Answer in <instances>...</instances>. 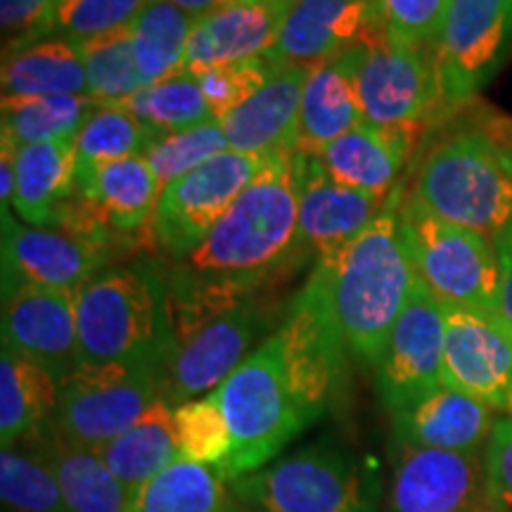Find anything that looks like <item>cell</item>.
Wrapping results in <instances>:
<instances>
[{
  "instance_id": "cell-2",
  "label": "cell",
  "mask_w": 512,
  "mask_h": 512,
  "mask_svg": "<svg viewBox=\"0 0 512 512\" xmlns=\"http://www.w3.org/2000/svg\"><path fill=\"white\" fill-rule=\"evenodd\" d=\"M396 197L363 233L313 266L328 290L349 354L366 366L380 363L418 278L401 238Z\"/></svg>"
},
{
  "instance_id": "cell-36",
  "label": "cell",
  "mask_w": 512,
  "mask_h": 512,
  "mask_svg": "<svg viewBox=\"0 0 512 512\" xmlns=\"http://www.w3.org/2000/svg\"><path fill=\"white\" fill-rule=\"evenodd\" d=\"M121 107L136 114L143 124L157 131L159 136L162 133L185 131V128L216 119L209 110L207 98H204L200 79L195 74L185 72V69L166 76L162 81L150 83L143 91L121 102Z\"/></svg>"
},
{
  "instance_id": "cell-47",
  "label": "cell",
  "mask_w": 512,
  "mask_h": 512,
  "mask_svg": "<svg viewBox=\"0 0 512 512\" xmlns=\"http://www.w3.org/2000/svg\"><path fill=\"white\" fill-rule=\"evenodd\" d=\"M166 3H174L176 8H181L185 12H190V15L200 17V15H207V12L221 8L223 3H228V0H166Z\"/></svg>"
},
{
  "instance_id": "cell-38",
  "label": "cell",
  "mask_w": 512,
  "mask_h": 512,
  "mask_svg": "<svg viewBox=\"0 0 512 512\" xmlns=\"http://www.w3.org/2000/svg\"><path fill=\"white\" fill-rule=\"evenodd\" d=\"M0 501L3 512H69L46 463L17 446L0 453Z\"/></svg>"
},
{
  "instance_id": "cell-44",
  "label": "cell",
  "mask_w": 512,
  "mask_h": 512,
  "mask_svg": "<svg viewBox=\"0 0 512 512\" xmlns=\"http://www.w3.org/2000/svg\"><path fill=\"white\" fill-rule=\"evenodd\" d=\"M60 0H0L3 55L43 41L55 31Z\"/></svg>"
},
{
  "instance_id": "cell-30",
  "label": "cell",
  "mask_w": 512,
  "mask_h": 512,
  "mask_svg": "<svg viewBox=\"0 0 512 512\" xmlns=\"http://www.w3.org/2000/svg\"><path fill=\"white\" fill-rule=\"evenodd\" d=\"M88 95L86 64L76 38H43L3 55V98Z\"/></svg>"
},
{
  "instance_id": "cell-34",
  "label": "cell",
  "mask_w": 512,
  "mask_h": 512,
  "mask_svg": "<svg viewBox=\"0 0 512 512\" xmlns=\"http://www.w3.org/2000/svg\"><path fill=\"white\" fill-rule=\"evenodd\" d=\"M195 15L166 0H150L128 27L145 86L181 72Z\"/></svg>"
},
{
  "instance_id": "cell-49",
  "label": "cell",
  "mask_w": 512,
  "mask_h": 512,
  "mask_svg": "<svg viewBox=\"0 0 512 512\" xmlns=\"http://www.w3.org/2000/svg\"><path fill=\"white\" fill-rule=\"evenodd\" d=\"M505 411L512 415V394H510V399H508V406H505Z\"/></svg>"
},
{
  "instance_id": "cell-42",
  "label": "cell",
  "mask_w": 512,
  "mask_h": 512,
  "mask_svg": "<svg viewBox=\"0 0 512 512\" xmlns=\"http://www.w3.org/2000/svg\"><path fill=\"white\" fill-rule=\"evenodd\" d=\"M275 62L271 55L252 57V60L228 64V67L209 69L197 76L207 105L216 119H223L235 107L252 98L273 74Z\"/></svg>"
},
{
  "instance_id": "cell-4",
  "label": "cell",
  "mask_w": 512,
  "mask_h": 512,
  "mask_svg": "<svg viewBox=\"0 0 512 512\" xmlns=\"http://www.w3.org/2000/svg\"><path fill=\"white\" fill-rule=\"evenodd\" d=\"M81 363L131 366L157 375L174 356L164 273L150 266L107 268L76 292Z\"/></svg>"
},
{
  "instance_id": "cell-9",
  "label": "cell",
  "mask_w": 512,
  "mask_h": 512,
  "mask_svg": "<svg viewBox=\"0 0 512 512\" xmlns=\"http://www.w3.org/2000/svg\"><path fill=\"white\" fill-rule=\"evenodd\" d=\"M434 48L418 46L377 22L354 48V79L363 121L387 128H422L439 110Z\"/></svg>"
},
{
  "instance_id": "cell-10",
  "label": "cell",
  "mask_w": 512,
  "mask_h": 512,
  "mask_svg": "<svg viewBox=\"0 0 512 512\" xmlns=\"http://www.w3.org/2000/svg\"><path fill=\"white\" fill-rule=\"evenodd\" d=\"M275 335L283 351L287 387L306 425H311L330 411L332 401L342 392L349 354L316 268L292 299Z\"/></svg>"
},
{
  "instance_id": "cell-50",
  "label": "cell",
  "mask_w": 512,
  "mask_h": 512,
  "mask_svg": "<svg viewBox=\"0 0 512 512\" xmlns=\"http://www.w3.org/2000/svg\"><path fill=\"white\" fill-rule=\"evenodd\" d=\"M477 512H496V510H491V508H482V510H477Z\"/></svg>"
},
{
  "instance_id": "cell-21",
  "label": "cell",
  "mask_w": 512,
  "mask_h": 512,
  "mask_svg": "<svg viewBox=\"0 0 512 512\" xmlns=\"http://www.w3.org/2000/svg\"><path fill=\"white\" fill-rule=\"evenodd\" d=\"M377 22L373 0H292L271 57L311 69L366 41Z\"/></svg>"
},
{
  "instance_id": "cell-13",
  "label": "cell",
  "mask_w": 512,
  "mask_h": 512,
  "mask_svg": "<svg viewBox=\"0 0 512 512\" xmlns=\"http://www.w3.org/2000/svg\"><path fill=\"white\" fill-rule=\"evenodd\" d=\"M512 50V0H448L434 67L439 110L470 102Z\"/></svg>"
},
{
  "instance_id": "cell-41",
  "label": "cell",
  "mask_w": 512,
  "mask_h": 512,
  "mask_svg": "<svg viewBox=\"0 0 512 512\" xmlns=\"http://www.w3.org/2000/svg\"><path fill=\"white\" fill-rule=\"evenodd\" d=\"M150 0H62L55 15L57 34L86 41L128 29Z\"/></svg>"
},
{
  "instance_id": "cell-45",
  "label": "cell",
  "mask_w": 512,
  "mask_h": 512,
  "mask_svg": "<svg viewBox=\"0 0 512 512\" xmlns=\"http://www.w3.org/2000/svg\"><path fill=\"white\" fill-rule=\"evenodd\" d=\"M486 498L496 512H512V415L498 420L484 448Z\"/></svg>"
},
{
  "instance_id": "cell-23",
  "label": "cell",
  "mask_w": 512,
  "mask_h": 512,
  "mask_svg": "<svg viewBox=\"0 0 512 512\" xmlns=\"http://www.w3.org/2000/svg\"><path fill=\"white\" fill-rule=\"evenodd\" d=\"M494 425V408L456 389L439 387L394 413V441L434 451L482 453Z\"/></svg>"
},
{
  "instance_id": "cell-31",
  "label": "cell",
  "mask_w": 512,
  "mask_h": 512,
  "mask_svg": "<svg viewBox=\"0 0 512 512\" xmlns=\"http://www.w3.org/2000/svg\"><path fill=\"white\" fill-rule=\"evenodd\" d=\"M60 382L36 363L3 347L0 354V441L17 446L53 420Z\"/></svg>"
},
{
  "instance_id": "cell-39",
  "label": "cell",
  "mask_w": 512,
  "mask_h": 512,
  "mask_svg": "<svg viewBox=\"0 0 512 512\" xmlns=\"http://www.w3.org/2000/svg\"><path fill=\"white\" fill-rule=\"evenodd\" d=\"M176 441L181 460L221 470L233 453V434L223 418L216 392L185 401L174 408Z\"/></svg>"
},
{
  "instance_id": "cell-18",
  "label": "cell",
  "mask_w": 512,
  "mask_h": 512,
  "mask_svg": "<svg viewBox=\"0 0 512 512\" xmlns=\"http://www.w3.org/2000/svg\"><path fill=\"white\" fill-rule=\"evenodd\" d=\"M110 261V245L64 228H36L3 214V287L29 283L79 292Z\"/></svg>"
},
{
  "instance_id": "cell-22",
  "label": "cell",
  "mask_w": 512,
  "mask_h": 512,
  "mask_svg": "<svg viewBox=\"0 0 512 512\" xmlns=\"http://www.w3.org/2000/svg\"><path fill=\"white\" fill-rule=\"evenodd\" d=\"M306 76V67L275 62L264 86L221 119L228 150L256 157L297 152Z\"/></svg>"
},
{
  "instance_id": "cell-16",
  "label": "cell",
  "mask_w": 512,
  "mask_h": 512,
  "mask_svg": "<svg viewBox=\"0 0 512 512\" xmlns=\"http://www.w3.org/2000/svg\"><path fill=\"white\" fill-rule=\"evenodd\" d=\"M489 508L479 453L396 444L384 512H477Z\"/></svg>"
},
{
  "instance_id": "cell-1",
  "label": "cell",
  "mask_w": 512,
  "mask_h": 512,
  "mask_svg": "<svg viewBox=\"0 0 512 512\" xmlns=\"http://www.w3.org/2000/svg\"><path fill=\"white\" fill-rule=\"evenodd\" d=\"M174 356L159 377L171 406L202 399L221 387L264 330L256 292L230 280L207 278L174 266L164 273Z\"/></svg>"
},
{
  "instance_id": "cell-51",
  "label": "cell",
  "mask_w": 512,
  "mask_h": 512,
  "mask_svg": "<svg viewBox=\"0 0 512 512\" xmlns=\"http://www.w3.org/2000/svg\"><path fill=\"white\" fill-rule=\"evenodd\" d=\"M60 3H62V0H60Z\"/></svg>"
},
{
  "instance_id": "cell-40",
  "label": "cell",
  "mask_w": 512,
  "mask_h": 512,
  "mask_svg": "<svg viewBox=\"0 0 512 512\" xmlns=\"http://www.w3.org/2000/svg\"><path fill=\"white\" fill-rule=\"evenodd\" d=\"M228 150L226 133L219 119H209L204 124H197L185 131L162 133L155 138V143L147 147L145 162L155 171L159 185L174 183L197 166L207 164L209 159Z\"/></svg>"
},
{
  "instance_id": "cell-14",
  "label": "cell",
  "mask_w": 512,
  "mask_h": 512,
  "mask_svg": "<svg viewBox=\"0 0 512 512\" xmlns=\"http://www.w3.org/2000/svg\"><path fill=\"white\" fill-rule=\"evenodd\" d=\"M444 304L415 278L411 297L389 332L377 363V394L389 413L413 406L437 392L444 366Z\"/></svg>"
},
{
  "instance_id": "cell-3",
  "label": "cell",
  "mask_w": 512,
  "mask_h": 512,
  "mask_svg": "<svg viewBox=\"0 0 512 512\" xmlns=\"http://www.w3.org/2000/svg\"><path fill=\"white\" fill-rule=\"evenodd\" d=\"M294 259H304L299 247V166L297 152H283L268 159L181 266L259 290L285 266H294Z\"/></svg>"
},
{
  "instance_id": "cell-26",
  "label": "cell",
  "mask_w": 512,
  "mask_h": 512,
  "mask_svg": "<svg viewBox=\"0 0 512 512\" xmlns=\"http://www.w3.org/2000/svg\"><path fill=\"white\" fill-rule=\"evenodd\" d=\"M363 124L354 79V48L316 64L306 76L297 152L316 157L351 128Z\"/></svg>"
},
{
  "instance_id": "cell-28",
  "label": "cell",
  "mask_w": 512,
  "mask_h": 512,
  "mask_svg": "<svg viewBox=\"0 0 512 512\" xmlns=\"http://www.w3.org/2000/svg\"><path fill=\"white\" fill-rule=\"evenodd\" d=\"M15 169L12 207L29 226L55 228L64 204L76 195L74 138L19 147Z\"/></svg>"
},
{
  "instance_id": "cell-32",
  "label": "cell",
  "mask_w": 512,
  "mask_h": 512,
  "mask_svg": "<svg viewBox=\"0 0 512 512\" xmlns=\"http://www.w3.org/2000/svg\"><path fill=\"white\" fill-rule=\"evenodd\" d=\"M228 486L216 467L178 460L150 479L124 512H223L230 501Z\"/></svg>"
},
{
  "instance_id": "cell-48",
  "label": "cell",
  "mask_w": 512,
  "mask_h": 512,
  "mask_svg": "<svg viewBox=\"0 0 512 512\" xmlns=\"http://www.w3.org/2000/svg\"><path fill=\"white\" fill-rule=\"evenodd\" d=\"M223 512H252L247 508V505H242L238 498H235L233 494H230V501H228V505H226V510Z\"/></svg>"
},
{
  "instance_id": "cell-27",
  "label": "cell",
  "mask_w": 512,
  "mask_h": 512,
  "mask_svg": "<svg viewBox=\"0 0 512 512\" xmlns=\"http://www.w3.org/2000/svg\"><path fill=\"white\" fill-rule=\"evenodd\" d=\"M159 192L162 185L145 157L105 164L88 181L76 185V197L98 216L102 226L117 235H131L143 226H152Z\"/></svg>"
},
{
  "instance_id": "cell-19",
  "label": "cell",
  "mask_w": 512,
  "mask_h": 512,
  "mask_svg": "<svg viewBox=\"0 0 512 512\" xmlns=\"http://www.w3.org/2000/svg\"><path fill=\"white\" fill-rule=\"evenodd\" d=\"M297 166L299 247L304 256H316V261L354 240L392 202L332 181L316 157L297 152Z\"/></svg>"
},
{
  "instance_id": "cell-29",
  "label": "cell",
  "mask_w": 512,
  "mask_h": 512,
  "mask_svg": "<svg viewBox=\"0 0 512 512\" xmlns=\"http://www.w3.org/2000/svg\"><path fill=\"white\" fill-rule=\"evenodd\" d=\"M100 456L110 465L114 477L126 489L128 501L159 472L181 460L176 441L174 406L162 396L147 408L136 425L100 448Z\"/></svg>"
},
{
  "instance_id": "cell-33",
  "label": "cell",
  "mask_w": 512,
  "mask_h": 512,
  "mask_svg": "<svg viewBox=\"0 0 512 512\" xmlns=\"http://www.w3.org/2000/svg\"><path fill=\"white\" fill-rule=\"evenodd\" d=\"M159 136L121 105H98L74 138L76 185L88 181L105 164L143 157Z\"/></svg>"
},
{
  "instance_id": "cell-35",
  "label": "cell",
  "mask_w": 512,
  "mask_h": 512,
  "mask_svg": "<svg viewBox=\"0 0 512 512\" xmlns=\"http://www.w3.org/2000/svg\"><path fill=\"white\" fill-rule=\"evenodd\" d=\"M98 102L88 95L3 98V138L17 147L76 138Z\"/></svg>"
},
{
  "instance_id": "cell-17",
  "label": "cell",
  "mask_w": 512,
  "mask_h": 512,
  "mask_svg": "<svg viewBox=\"0 0 512 512\" xmlns=\"http://www.w3.org/2000/svg\"><path fill=\"white\" fill-rule=\"evenodd\" d=\"M3 347L62 382L81 366L76 292L19 283L3 287Z\"/></svg>"
},
{
  "instance_id": "cell-25",
  "label": "cell",
  "mask_w": 512,
  "mask_h": 512,
  "mask_svg": "<svg viewBox=\"0 0 512 512\" xmlns=\"http://www.w3.org/2000/svg\"><path fill=\"white\" fill-rule=\"evenodd\" d=\"M19 444H27V451L53 472L69 512H124L128 508L126 489L100 451L72 444L55 430L53 422Z\"/></svg>"
},
{
  "instance_id": "cell-8",
  "label": "cell",
  "mask_w": 512,
  "mask_h": 512,
  "mask_svg": "<svg viewBox=\"0 0 512 512\" xmlns=\"http://www.w3.org/2000/svg\"><path fill=\"white\" fill-rule=\"evenodd\" d=\"M399 226L415 275L441 304L501 311V264L494 240L422 209L399 204Z\"/></svg>"
},
{
  "instance_id": "cell-37",
  "label": "cell",
  "mask_w": 512,
  "mask_h": 512,
  "mask_svg": "<svg viewBox=\"0 0 512 512\" xmlns=\"http://www.w3.org/2000/svg\"><path fill=\"white\" fill-rule=\"evenodd\" d=\"M79 48L86 64L88 98L98 105H121L145 88L128 29L86 38L79 41Z\"/></svg>"
},
{
  "instance_id": "cell-20",
  "label": "cell",
  "mask_w": 512,
  "mask_h": 512,
  "mask_svg": "<svg viewBox=\"0 0 512 512\" xmlns=\"http://www.w3.org/2000/svg\"><path fill=\"white\" fill-rule=\"evenodd\" d=\"M292 0H228L195 19L185 72L200 76L209 69L271 55Z\"/></svg>"
},
{
  "instance_id": "cell-46",
  "label": "cell",
  "mask_w": 512,
  "mask_h": 512,
  "mask_svg": "<svg viewBox=\"0 0 512 512\" xmlns=\"http://www.w3.org/2000/svg\"><path fill=\"white\" fill-rule=\"evenodd\" d=\"M501 264V313L512 323V223L494 238Z\"/></svg>"
},
{
  "instance_id": "cell-43",
  "label": "cell",
  "mask_w": 512,
  "mask_h": 512,
  "mask_svg": "<svg viewBox=\"0 0 512 512\" xmlns=\"http://www.w3.org/2000/svg\"><path fill=\"white\" fill-rule=\"evenodd\" d=\"M377 17L392 34L434 48L448 0H373Z\"/></svg>"
},
{
  "instance_id": "cell-11",
  "label": "cell",
  "mask_w": 512,
  "mask_h": 512,
  "mask_svg": "<svg viewBox=\"0 0 512 512\" xmlns=\"http://www.w3.org/2000/svg\"><path fill=\"white\" fill-rule=\"evenodd\" d=\"M271 157L226 150L164 185L152 216V240L174 259L195 252Z\"/></svg>"
},
{
  "instance_id": "cell-15",
  "label": "cell",
  "mask_w": 512,
  "mask_h": 512,
  "mask_svg": "<svg viewBox=\"0 0 512 512\" xmlns=\"http://www.w3.org/2000/svg\"><path fill=\"white\" fill-rule=\"evenodd\" d=\"M441 384L505 408L512 394V323L501 311L444 304Z\"/></svg>"
},
{
  "instance_id": "cell-24",
  "label": "cell",
  "mask_w": 512,
  "mask_h": 512,
  "mask_svg": "<svg viewBox=\"0 0 512 512\" xmlns=\"http://www.w3.org/2000/svg\"><path fill=\"white\" fill-rule=\"evenodd\" d=\"M418 133V128H387L363 121L325 147L316 159L339 185L389 197Z\"/></svg>"
},
{
  "instance_id": "cell-5",
  "label": "cell",
  "mask_w": 512,
  "mask_h": 512,
  "mask_svg": "<svg viewBox=\"0 0 512 512\" xmlns=\"http://www.w3.org/2000/svg\"><path fill=\"white\" fill-rule=\"evenodd\" d=\"M411 200L494 240L512 223V152L484 131L456 133L422 162Z\"/></svg>"
},
{
  "instance_id": "cell-6",
  "label": "cell",
  "mask_w": 512,
  "mask_h": 512,
  "mask_svg": "<svg viewBox=\"0 0 512 512\" xmlns=\"http://www.w3.org/2000/svg\"><path fill=\"white\" fill-rule=\"evenodd\" d=\"M252 512H382L375 467L335 444H313L230 482Z\"/></svg>"
},
{
  "instance_id": "cell-7",
  "label": "cell",
  "mask_w": 512,
  "mask_h": 512,
  "mask_svg": "<svg viewBox=\"0 0 512 512\" xmlns=\"http://www.w3.org/2000/svg\"><path fill=\"white\" fill-rule=\"evenodd\" d=\"M216 396L233 434V453L221 467L228 484L271 465L309 427L287 387L278 335L254 349L216 389Z\"/></svg>"
},
{
  "instance_id": "cell-12",
  "label": "cell",
  "mask_w": 512,
  "mask_h": 512,
  "mask_svg": "<svg viewBox=\"0 0 512 512\" xmlns=\"http://www.w3.org/2000/svg\"><path fill=\"white\" fill-rule=\"evenodd\" d=\"M159 396L157 375L147 370L81 363L60 382L50 422L72 444L100 451L136 425Z\"/></svg>"
}]
</instances>
